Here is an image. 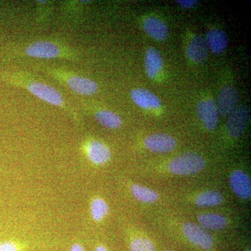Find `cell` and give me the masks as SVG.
I'll list each match as a JSON object with an SVG mask.
<instances>
[{
    "label": "cell",
    "instance_id": "cell-1",
    "mask_svg": "<svg viewBox=\"0 0 251 251\" xmlns=\"http://www.w3.org/2000/svg\"><path fill=\"white\" fill-rule=\"evenodd\" d=\"M204 166L205 161L201 155L195 152H187L171 161L168 165V170L173 175L187 176L199 173Z\"/></svg>",
    "mask_w": 251,
    "mask_h": 251
},
{
    "label": "cell",
    "instance_id": "cell-2",
    "mask_svg": "<svg viewBox=\"0 0 251 251\" xmlns=\"http://www.w3.org/2000/svg\"><path fill=\"white\" fill-rule=\"evenodd\" d=\"M182 232L188 242L200 249L209 251L214 247V241L212 236L199 225L186 223L183 226Z\"/></svg>",
    "mask_w": 251,
    "mask_h": 251
},
{
    "label": "cell",
    "instance_id": "cell-3",
    "mask_svg": "<svg viewBox=\"0 0 251 251\" xmlns=\"http://www.w3.org/2000/svg\"><path fill=\"white\" fill-rule=\"evenodd\" d=\"M250 118V110L246 105H240L229 114L227 130L232 138H239L245 131Z\"/></svg>",
    "mask_w": 251,
    "mask_h": 251
},
{
    "label": "cell",
    "instance_id": "cell-4",
    "mask_svg": "<svg viewBox=\"0 0 251 251\" xmlns=\"http://www.w3.org/2000/svg\"><path fill=\"white\" fill-rule=\"evenodd\" d=\"M145 148L154 153L171 152L176 147V140L166 133H154L149 135L144 141Z\"/></svg>",
    "mask_w": 251,
    "mask_h": 251
},
{
    "label": "cell",
    "instance_id": "cell-5",
    "mask_svg": "<svg viewBox=\"0 0 251 251\" xmlns=\"http://www.w3.org/2000/svg\"><path fill=\"white\" fill-rule=\"evenodd\" d=\"M197 114L198 118L206 129L209 130L215 129L217 126L219 113H218L215 102L213 99H209L201 100L198 104Z\"/></svg>",
    "mask_w": 251,
    "mask_h": 251
},
{
    "label": "cell",
    "instance_id": "cell-6",
    "mask_svg": "<svg viewBox=\"0 0 251 251\" xmlns=\"http://www.w3.org/2000/svg\"><path fill=\"white\" fill-rule=\"evenodd\" d=\"M239 100L237 91L233 87L226 86L221 90L216 104L218 113L221 116H226L237 108Z\"/></svg>",
    "mask_w": 251,
    "mask_h": 251
},
{
    "label": "cell",
    "instance_id": "cell-7",
    "mask_svg": "<svg viewBox=\"0 0 251 251\" xmlns=\"http://www.w3.org/2000/svg\"><path fill=\"white\" fill-rule=\"evenodd\" d=\"M231 187L236 195L243 200L250 199L251 196V182L249 175L245 172L237 170L230 175L229 178Z\"/></svg>",
    "mask_w": 251,
    "mask_h": 251
},
{
    "label": "cell",
    "instance_id": "cell-8",
    "mask_svg": "<svg viewBox=\"0 0 251 251\" xmlns=\"http://www.w3.org/2000/svg\"><path fill=\"white\" fill-rule=\"evenodd\" d=\"M27 88L31 93L48 103L55 105H62L64 103L62 95L50 86L35 82L29 84Z\"/></svg>",
    "mask_w": 251,
    "mask_h": 251
},
{
    "label": "cell",
    "instance_id": "cell-9",
    "mask_svg": "<svg viewBox=\"0 0 251 251\" xmlns=\"http://www.w3.org/2000/svg\"><path fill=\"white\" fill-rule=\"evenodd\" d=\"M26 53L36 58L52 59L59 57L60 50L53 43L37 41L28 46L26 49Z\"/></svg>",
    "mask_w": 251,
    "mask_h": 251
},
{
    "label": "cell",
    "instance_id": "cell-10",
    "mask_svg": "<svg viewBox=\"0 0 251 251\" xmlns=\"http://www.w3.org/2000/svg\"><path fill=\"white\" fill-rule=\"evenodd\" d=\"M86 154L87 158L95 165L105 164L111 158L110 149L101 142L91 141L86 145Z\"/></svg>",
    "mask_w": 251,
    "mask_h": 251
},
{
    "label": "cell",
    "instance_id": "cell-11",
    "mask_svg": "<svg viewBox=\"0 0 251 251\" xmlns=\"http://www.w3.org/2000/svg\"><path fill=\"white\" fill-rule=\"evenodd\" d=\"M132 100L140 108L145 110L158 109L161 107V101L157 96L143 88L134 89L130 92Z\"/></svg>",
    "mask_w": 251,
    "mask_h": 251
},
{
    "label": "cell",
    "instance_id": "cell-12",
    "mask_svg": "<svg viewBox=\"0 0 251 251\" xmlns=\"http://www.w3.org/2000/svg\"><path fill=\"white\" fill-rule=\"evenodd\" d=\"M186 54L191 62L201 64L205 61L208 55V46L202 36H195L186 48Z\"/></svg>",
    "mask_w": 251,
    "mask_h": 251
},
{
    "label": "cell",
    "instance_id": "cell-13",
    "mask_svg": "<svg viewBox=\"0 0 251 251\" xmlns=\"http://www.w3.org/2000/svg\"><path fill=\"white\" fill-rule=\"evenodd\" d=\"M143 27L147 34L157 41L165 40L169 32L166 23L155 17L145 18Z\"/></svg>",
    "mask_w": 251,
    "mask_h": 251
},
{
    "label": "cell",
    "instance_id": "cell-14",
    "mask_svg": "<svg viewBox=\"0 0 251 251\" xmlns=\"http://www.w3.org/2000/svg\"><path fill=\"white\" fill-rule=\"evenodd\" d=\"M163 62L159 51L155 48H150L145 54V70L149 77L153 79L158 76L163 69Z\"/></svg>",
    "mask_w": 251,
    "mask_h": 251
},
{
    "label": "cell",
    "instance_id": "cell-15",
    "mask_svg": "<svg viewBox=\"0 0 251 251\" xmlns=\"http://www.w3.org/2000/svg\"><path fill=\"white\" fill-rule=\"evenodd\" d=\"M205 41L208 48L214 54H220L224 52L228 42L224 31L219 29H212L208 31Z\"/></svg>",
    "mask_w": 251,
    "mask_h": 251
},
{
    "label": "cell",
    "instance_id": "cell-16",
    "mask_svg": "<svg viewBox=\"0 0 251 251\" xmlns=\"http://www.w3.org/2000/svg\"><path fill=\"white\" fill-rule=\"evenodd\" d=\"M68 85L74 92L82 95H92L98 91V85L90 79L80 76L69 77Z\"/></svg>",
    "mask_w": 251,
    "mask_h": 251
},
{
    "label": "cell",
    "instance_id": "cell-17",
    "mask_svg": "<svg viewBox=\"0 0 251 251\" xmlns=\"http://www.w3.org/2000/svg\"><path fill=\"white\" fill-rule=\"evenodd\" d=\"M198 220L200 226L206 230H220L227 226V219L224 216L215 213L199 214Z\"/></svg>",
    "mask_w": 251,
    "mask_h": 251
},
{
    "label": "cell",
    "instance_id": "cell-18",
    "mask_svg": "<svg viewBox=\"0 0 251 251\" xmlns=\"http://www.w3.org/2000/svg\"><path fill=\"white\" fill-rule=\"evenodd\" d=\"M222 193L215 190H208L198 194L195 200L198 206L209 207L220 205L224 202Z\"/></svg>",
    "mask_w": 251,
    "mask_h": 251
},
{
    "label": "cell",
    "instance_id": "cell-19",
    "mask_svg": "<svg viewBox=\"0 0 251 251\" xmlns=\"http://www.w3.org/2000/svg\"><path fill=\"white\" fill-rule=\"evenodd\" d=\"M130 191L135 199L141 202H155L158 201V198H159L158 193L151 188L143 186V185L132 184Z\"/></svg>",
    "mask_w": 251,
    "mask_h": 251
},
{
    "label": "cell",
    "instance_id": "cell-20",
    "mask_svg": "<svg viewBox=\"0 0 251 251\" xmlns=\"http://www.w3.org/2000/svg\"><path fill=\"white\" fill-rule=\"evenodd\" d=\"M99 125L109 129H115L121 126L122 120L117 113L110 110H100L96 114Z\"/></svg>",
    "mask_w": 251,
    "mask_h": 251
},
{
    "label": "cell",
    "instance_id": "cell-21",
    "mask_svg": "<svg viewBox=\"0 0 251 251\" xmlns=\"http://www.w3.org/2000/svg\"><path fill=\"white\" fill-rule=\"evenodd\" d=\"M91 215L95 221H100L109 212L108 203L100 198H94L91 203Z\"/></svg>",
    "mask_w": 251,
    "mask_h": 251
},
{
    "label": "cell",
    "instance_id": "cell-22",
    "mask_svg": "<svg viewBox=\"0 0 251 251\" xmlns=\"http://www.w3.org/2000/svg\"><path fill=\"white\" fill-rule=\"evenodd\" d=\"M130 251H148L144 238L137 237L131 241L130 244Z\"/></svg>",
    "mask_w": 251,
    "mask_h": 251
},
{
    "label": "cell",
    "instance_id": "cell-23",
    "mask_svg": "<svg viewBox=\"0 0 251 251\" xmlns=\"http://www.w3.org/2000/svg\"><path fill=\"white\" fill-rule=\"evenodd\" d=\"M0 251H20V248L13 241H5L0 243Z\"/></svg>",
    "mask_w": 251,
    "mask_h": 251
},
{
    "label": "cell",
    "instance_id": "cell-24",
    "mask_svg": "<svg viewBox=\"0 0 251 251\" xmlns=\"http://www.w3.org/2000/svg\"><path fill=\"white\" fill-rule=\"evenodd\" d=\"M176 4L184 9H190L198 4L197 0H176Z\"/></svg>",
    "mask_w": 251,
    "mask_h": 251
},
{
    "label": "cell",
    "instance_id": "cell-25",
    "mask_svg": "<svg viewBox=\"0 0 251 251\" xmlns=\"http://www.w3.org/2000/svg\"><path fill=\"white\" fill-rule=\"evenodd\" d=\"M144 241H145L148 251H155L156 249H155L154 244L151 239H149V238H144Z\"/></svg>",
    "mask_w": 251,
    "mask_h": 251
},
{
    "label": "cell",
    "instance_id": "cell-26",
    "mask_svg": "<svg viewBox=\"0 0 251 251\" xmlns=\"http://www.w3.org/2000/svg\"><path fill=\"white\" fill-rule=\"evenodd\" d=\"M69 251H85L83 247L80 244H75L72 246Z\"/></svg>",
    "mask_w": 251,
    "mask_h": 251
},
{
    "label": "cell",
    "instance_id": "cell-27",
    "mask_svg": "<svg viewBox=\"0 0 251 251\" xmlns=\"http://www.w3.org/2000/svg\"><path fill=\"white\" fill-rule=\"evenodd\" d=\"M108 251V249H106L103 245H99L98 247L96 248L95 251Z\"/></svg>",
    "mask_w": 251,
    "mask_h": 251
},
{
    "label": "cell",
    "instance_id": "cell-28",
    "mask_svg": "<svg viewBox=\"0 0 251 251\" xmlns=\"http://www.w3.org/2000/svg\"><path fill=\"white\" fill-rule=\"evenodd\" d=\"M39 2H44V3H46V2H47V1H39Z\"/></svg>",
    "mask_w": 251,
    "mask_h": 251
},
{
    "label": "cell",
    "instance_id": "cell-29",
    "mask_svg": "<svg viewBox=\"0 0 251 251\" xmlns=\"http://www.w3.org/2000/svg\"><path fill=\"white\" fill-rule=\"evenodd\" d=\"M172 251V250H166V251Z\"/></svg>",
    "mask_w": 251,
    "mask_h": 251
},
{
    "label": "cell",
    "instance_id": "cell-30",
    "mask_svg": "<svg viewBox=\"0 0 251 251\" xmlns=\"http://www.w3.org/2000/svg\"><path fill=\"white\" fill-rule=\"evenodd\" d=\"M251 251V249H249V251Z\"/></svg>",
    "mask_w": 251,
    "mask_h": 251
}]
</instances>
